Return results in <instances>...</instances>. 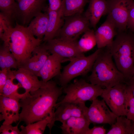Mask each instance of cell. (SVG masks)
Instances as JSON below:
<instances>
[{
	"instance_id": "cell-1",
	"label": "cell",
	"mask_w": 134,
	"mask_h": 134,
	"mask_svg": "<svg viewBox=\"0 0 134 134\" xmlns=\"http://www.w3.org/2000/svg\"><path fill=\"white\" fill-rule=\"evenodd\" d=\"M63 91L55 81L51 80L44 86L30 92L19 101L22 108L19 121L27 125L49 116L51 121L57 100Z\"/></svg>"
},
{
	"instance_id": "cell-2",
	"label": "cell",
	"mask_w": 134,
	"mask_h": 134,
	"mask_svg": "<svg viewBox=\"0 0 134 134\" xmlns=\"http://www.w3.org/2000/svg\"><path fill=\"white\" fill-rule=\"evenodd\" d=\"M91 71L87 78L88 81L103 89L112 87L120 83H126L123 75L113 62L108 47L102 48Z\"/></svg>"
},
{
	"instance_id": "cell-3",
	"label": "cell",
	"mask_w": 134,
	"mask_h": 134,
	"mask_svg": "<svg viewBox=\"0 0 134 134\" xmlns=\"http://www.w3.org/2000/svg\"><path fill=\"white\" fill-rule=\"evenodd\" d=\"M1 40L13 55L19 66L30 57L34 50L43 41L35 37L27 27L17 22Z\"/></svg>"
},
{
	"instance_id": "cell-4",
	"label": "cell",
	"mask_w": 134,
	"mask_h": 134,
	"mask_svg": "<svg viewBox=\"0 0 134 134\" xmlns=\"http://www.w3.org/2000/svg\"><path fill=\"white\" fill-rule=\"evenodd\" d=\"M108 48L117 67L127 82L132 78L134 69V34L117 32Z\"/></svg>"
},
{
	"instance_id": "cell-5",
	"label": "cell",
	"mask_w": 134,
	"mask_h": 134,
	"mask_svg": "<svg viewBox=\"0 0 134 134\" xmlns=\"http://www.w3.org/2000/svg\"><path fill=\"white\" fill-rule=\"evenodd\" d=\"M103 90L101 87L89 83L84 79H75L72 83L63 88V91L66 95L61 100L56 103L55 106L66 102L92 101L100 96Z\"/></svg>"
},
{
	"instance_id": "cell-6",
	"label": "cell",
	"mask_w": 134,
	"mask_h": 134,
	"mask_svg": "<svg viewBox=\"0 0 134 134\" xmlns=\"http://www.w3.org/2000/svg\"><path fill=\"white\" fill-rule=\"evenodd\" d=\"M102 48H98L88 56L84 55L69 60L70 62L63 68L59 76V82L63 88L74 78L84 76L91 70Z\"/></svg>"
},
{
	"instance_id": "cell-7",
	"label": "cell",
	"mask_w": 134,
	"mask_h": 134,
	"mask_svg": "<svg viewBox=\"0 0 134 134\" xmlns=\"http://www.w3.org/2000/svg\"><path fill=\"white\" fill-rule=\"evenodd\" d=\"M65 18L64 24L56 37L76 42L81 34L90 29L89 20L84 14Z\"/></svg>"
},
{
	"instance_id": "cell-8",
	"label": "cell",
	"mask_w": 134,
	"mask_h": 134,
	"mask_svg": "<svg viewBox=\"0 0 134 134\" xmlns=\"http://www.w3.org/2000/svg\"><path fill=\"white\" fill-rule=\"evenodd\" d=\"M127 87L126 83H120L112 87L103 89L100 96L117 117L126 115Z\"/></svg>"
},
{
	"instance_id": "cell-9",
	"label": "cell",
	"mask_w": 134,
	"mask_h": 134,
	"mask_svg": "<svg viewBox=\"0 0 134 134\" xmlns=\"http://www.w3.org/2000/svg\"><path fill=\"white\" fill-rule=\"evenodd\" d=\"M134 0H107V17L114 24L117 32L126 31L129 9Z\"/></svg>"
},
{
	"instance_id": "cell-10",
	"label": "cell",
	"mask_w": 134,
	"mask_h": 134,
	"mask_svg": "<svg viewBox=\"0 0 134 134\" xmlns=\"http://www.w3.org/2000/svg\"><path fill=\"white\" fill-rule=\"evenodd\" d=\"M46 0H22L17 2L13 14L16 22L24 26L41 12Z\"/></svg>"
},
{
	"instance_id": "cell-11",
	"label": "cell",
	"mask_w": 134,
	"mask_h": 134,
	"mask_svg": "<svg viewBox=\"0 0 134 134\" xmlns=\"http://www.w3.org/2000/svg\"><path fill=\"white\" fill-rule=\"evenodd\" d=\"M77 42L56 37L43 44L50 53L56 54L64 58L66 61L84 55L78 48Z\"/></svg>"
},
{
	"instance_id": "cell-12",
	"label": "cell",
	"mask_w": 134,
	"mask_h": 134,
	"mask_svg": "<svg viewBox=\"0 0 134 134\" xmlns=\"http://www.w3.org/2000/svg\"><path fill=\"white\" fill-rule=\"evenodd\" d=\"M55 108L52 120L47 126L50 133L56 121L62 123L71 117H86L88 108L85 102H66L56 106Z\"/></svg>"
},
{
	"instance_id": "cell-13",
	"label": "cell",
	"mask_w": 134,
	"mask_h": 134,
	"mask_svg": "<svg viewBox=\"0 0 134 134\" xmlns=\"http://www.w3.org/2000/svg\"><path fill=\"white\" fill-rule=\"evenodd\" d=\"M86 117L90 123L108 124L111 125L116 121L117 116L109 109L103 100L96 99L88 108Z\"/></svg>"
},
{
	"instance_id": "cell-14",
	"label": "cell",
	"mask_w": 134,
	"mask_h": 134,
	"mask_svg": "<svg viewBox=\"0 0 134 134\" xmlns=\"http://www.w3.org/2000/svg\"><path fill=\"white\" fill-rule=\"evenodd\" d=\"M21 107L19 101L0 95V121L9 125L19 121Z\"/></svg>"
},
{
	"instance_id": "cell-15",
	"label": "cell",
	"mask_w": 134,
	"mask_h": 134,
	"mask_svg": "<svg viewBox=\"0 0 134 134\" xmlns=\"http://www.w3.org/2000/svg\"><path fill=\"white\" fill-rule=\"evenodd\" d=\"M15 79L21 87L25 90V92L29 93L45 86L47 82L40 80L38 76L29 70L21 67L12 70Z\"/></svg>"
},
{
	"instance_id": "cell-16",
	"label": "cell",
	"mask_w": 134,
	"mask_h": 134,
	"mask_svg": "<svg viewBox=\"0 0 134 134\" xmlns=\"http://www.w3.org/2000/svg\"><path fill=\"white\" fill-rule=\"evenodd\" d=\"M49 53L43 44H41L35 48L30 57L21 64L19 67L28 70L37 76Z\"/></svg>"
},
{
	"instance_id": "cell-17",
	"label": "cell",
	"mask_w": 134,
	"mask_h": 134,
	"mask_svg": "<svg viewBox=\"0 0 134 134\" xmlns=\"http://www.w3.org/2000/svg\"><path fill=\"white\" fill-rule=\"evenodd\" d=\"M47 11L48 19L46 33L43 39L45 42L56 38L64 24L65 17L63 1L58 10Z\"/></svg>"
},
{
	"instance_id": "cell-18",
	"label": "cell",
	"mask_w": 134,
	"mask_h": 134,
	"mask_svg": "<svg viewBox=\"0 0 134 134\" xmlns=\"http://www.w3.org/2000/svg\"><path fill=\"white\" fill-rule=\"evenodd\" d=\"M112 22L107 17L105 22L95 32L98 48L110 47L117 33Z\"/></svg>"
},
{
	"instance_id": "cell-19",
	"label": "cell",
	"mask_w": 134,
	"mask_h": 134,
	"mask_svg": "<svg viewBox=\"0 0 134 134\" xmlns=\"http://www.w3.org/2000/svg\"><path fill=\"white\" fill-rule=\"evenodd\" d=\"M65 59L55 54L50 55L38 73L37 76L47 82L60 74L62 63Z\"/></svg>"
},
{
	"instance_id": "cell-20",
	"label": "cell",
	"mask_w": 134,
	"mask_h": 134,
	"mask_svg": "<svg viewBox=\"0 0 134 134\" xmlns=\"http://www.w3.org/2000/svg\"><path fill=\"white\" fill-rule=\"evenodd\" d=\"M90 123L86 117H72L62 123L60 128L64 134H86Z\"/></svg>"
},
{
	"instance_id": "cell-21",
	"label": "cell",
	"mask_w": 134,
	"mask_h": 134,
	"mask_svg": "<svg viewBox=\"0 0 134 134\" xmlns=\"http://www.w3.org/2000/svg\"><path fill=\"white\" fill-rule=\"evenodd\" d=\"M88 8L84 14L90 26L95 28L101 17L107 14V0H89Z\"/></svg>"
},
{
	"instance_id": "cell-22",
	"label": "cell",
	"mask_w": 134,
	"mask_h": 134,
	"mask_svg": "<svg viewBox=\"0 0 134 134\" xmlns=\"http://www.w3.org/2000/svg\"><path fill=\"white\" fill-rule=\"evenodd\" d=\"M48 19L47 12H41L31 20L27 27L37 38L43 39L46 31Z\"/></svg>"
},
{
	"instance_id": "cell-23",
	"label": "cell",
	"mask_w": 134,
	"mask_h": 134,
	"mask_svg": "<svg viewBox=\"0 0 134 134\" xmlns=\"http://www.w3.org/2000/svg\"><path fill=\"white\" fill-rule=\"evenodd\" d=\"M7 69L8 70L7 79L0 95L19 101L28 94L25 92L22 94H20L18 92V90L21 86L18 83L16 84L14 83L13 81L15 78L12 71L11 69Z\"/></svg>"
},
{
	"instance_id": "cell-24",
	"label": "cell",
	"mask_w": 134,
	"mask_h": 134,
	"mask_svg": "<svg viewBox=\"0 0 134 134\" xmlns=\"http://www.w3.org/2000/svg\"><path fill=\"white\" fill-rule=\"evenodd\" d=\"M132 121L125 116H117L107 134H131Z\"/></svg>"
},
{
	"instance_id": "cell-25",
	"label": "cell",
	"mask_w": 134,
	"mask_h": 134,
	"mask_svg": "<svg viewBox=\"0 0 134 134\" xmlns=\"http://www.w3.org/2000/svg\"><path fill=\"white\" fill-rule=\"evenodd\" d=\"M89 0H63L65 17L82 14Z\"/></svg>"
},
{
	"instance_id": "cell-26",
	"label": "cell",
	"mask_w": 134,
	"mask_h": 134,
	"mask_svg": "<svg viewBox=\"0 0 134 134\" xmlns=\"http://www.w3.org/2000/svg\"><path fill=\"white\" fill-rule=\"evenodd\" d=\"M77 44L79 50L83 53L92 49L97 45L95 32L90 29L86 31L77 41Z\"/></svg>"
},
{
	"instance_id": "cell-27",
	"label": "cell",
	"mask_w": 134,
	"mask_h": 134,
	"mask_svg": "<svg viewBox=\"0 0 134 134\" xmlns=\"http://www.w3.org/2000/svg\"><path fill=\"white\" fill-rule=\"evenodd\" d=\"M51 121V118L49 116L43 120L29 124L26 126L22 125L20 127L21 134H43L46 127Z\"/></svg>"
},
{
	"instance_id": "cell-28",
	"label": "cell",
	"mask_w": 134,
	"mask_h": 134,
	"mask_svg": "<svg viewBox=\"0 0 134 134\" xmlns=\"http://www.w3.org/2000/svg\"><path fill=\"white\" fill-rule=\"evenodd\" d=\"M15 0H0V13L12 22L17 2Z\"/></svg>"
},
{
	"instance_id": "cell-29",
	"label": "cell",
	"mask_w": 134,
	"mask_h": 134,
	"mask_svg": "<svg viewBox=\"0 0 134 134\" xmlns=\"http://www.w3.org/2000/svg\"><path fill=\"white\" fill-rule=\"evenodd\" d=\"M126 117L132 121L134 122V97L127 85L126 94Z\"/></svg>"
},
{
	"instance_id": "cell-30",
	"label": "cell",
	"mask_w": 134,
	"mask_h": 134,
	"mask_svg": "<svg viewBox=\"0 0 134 134\" xmlns=\"http://www.w3.org/2000/svg\"><path fill=\"white\" fill-rule=\"evenodd\" d=\"M6 68L18 69L19 65L13 54L8 48L7 50L5 59Z\"/></svg>"
},
{
	"instance_id": "cell-31",
	"label": "cell",
	"mask_w": 134,
	"mask_h": 134,
	"mask_svg": "<svg viewBox=\"0 0 134 134\" xmlns=\"http://www.w3.org/2000/svg\"><path fill=\"white\" fill-rule=\"evenodd\" d=\"M19 121L16 126H13L12 124H2L0 127V134H21L20 131L18 128Z\"/></svg>"
},
{
	"instance_id": "cell-32",
	"label": "cell",
	"mask_w": 134,
	"mask_h": 134,
	"mask_svg": "<svg viewBox=\"0 0 134 134\" xmlns=\"http://www.w3.org/2000/svg\"><path fill=\"white\" fill-rule=\"evenodd\" d=\"M127 28L134 32V1L132 3L129 9Z\"/></svg>"
},
{
	"instance_id": "cell-33",
	"label": "cell",
	"mask_w": 134,
	"mask_h": 134,
	"mask_svg": "<svg viewBox=\"0 0 134 134\" xmlns=\"http://www.w3.org/2000/svg\"><path fill=\"white\" fill-rule=\"evenodd\" d=\"M8 47L5 45H3L0 48V67L1 69L6 68L5 59Z\"/></svg>"
},
{
	"instance_id": "cell-34",
	"label": "cell",
	"mask_w": 134,
	"mask_h": 134,
	"mask_svg": "<svg viewBox=\"0 0 134 134\" xmlns=\"http://www.w3.org/2000/svg\"><path fill=\"white\" fill-rule=\"evenodd\" d=\"M8 69L5 68L0 70V93L5 85L7 79Z\"/></svg>"
},
{
	"instance_id": "cell-35",
	"label": "cell",
	"mask_w": 134,
	"mask_h": 134,
	"mask_svg": "<svg viewBox=\"0 0 134 134\" xmlns=\"http://www.w3.org/2000/svg\"><path fill=\"white\" fill-rule=\"evenodd\" d=\"M48 6L47 10L55 11L58 10L61 7L63 0H48Z\"/></svg>"
},
{
	"instance_id": "cell-36",
	"label": "cell",
	"mask_w": 134,
	"mask_h": 134,
	"mask_svg": "<svg viewBox=\"0 0 134 134\" xmlns=\"http://www.w3.org/2000/svg\"><path fill=\"white\" fill-rule=\"evenodd\" d=\"M106 134L105 129L103 126H95L90 129L86 134Z\"/></svg>"
},
{
	"instance_id": "cell-37",
	"label": "cell",
	"mask_w": 134,
	"mask_h": 134,
	"mask_svg": "<svg viewBox=\"0 0 134 134\" xmlns=\"http://www.w3.org/2000/svg\"><path fill=\"white\" fill-rule=\"evenodd\" d=\"M126 83L130 89L134 97V80L131 79Z\"/></svg>"
},
{
	"instance_id": "cell-38",
	"label": "cell",
	"mask_w": 134,
	"mask_h": 134,
	"mask_svg": "<svg viewBox=\"0 0 134 134\" xmlns=\"http://www.w3.org/2000/svg\"><path fill=\"white\" fill-rule=\"evenodd\" d=\"M131 134H134V122L133 121H132V131Z\"/></svg>"
},
{
	"instance_id": "cell-39",
	"label": "cell",
	"mask_w": 134,
	"mask_h": 134,
	"mask_svg": "<svg viewBox=\"0 0 134 134\" xmlns=\"http://www.w3.org/2000/svg\"><path fill=\"white\" fill-rule=\"evenodd\" d=\"M131 79L134 80V69L133 71L132 77Z\"/></svg>"
},
{
	"instance_id": "cell-40",
	"label": "cell",
	"mask_w": 134,
	"mask_h": 134,
	"mask_svg": "<svg viewBox=\"0 0 134 134\" xmlns=\"http://www.w3.org/2000/svg\"><path fill=\"white\" fill-rule=\"evenodd\" d=\"M21 0H15L17 1V2H19Z\"/></svg>"
}]
</instances>
